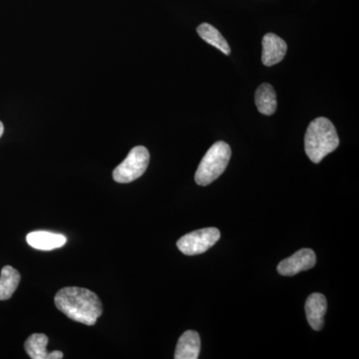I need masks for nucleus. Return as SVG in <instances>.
Segmentation results:
<instances>
[{
    "mask_svg": "<svg viewBox=\"0 0 359 359\" xmlns=\"http://www.w3.org/2000/svg\"><path fill=\"white\" fill-rule=\"evenodd\" d=\"M54 302L61 313L86 325H95L103 313L98 295L84 287H63L56 294Z\"/></svg>",
    "mask_w": 359,
    "mask_h": 359,
    "instance_id": "f257e3e1",
    "label": "nucleus"
},
{
    "mask_svg": "<svg viewBox=\"0 0 359 359\" xmlns=\"http://www.w3.org/2000/svg\"><path fill=\"white\" fill-rule=\"evenodd\" d=\"M339 146L337 129L327 118L318 117L311 122L304 136V149L311 162L318 164Z\"/></svg>",
    "mask_w": 359,
    "mask_h": 359,
    "instance_id": "f03ea898",
    "label": "nucleus"
},
{
    "mask_svg": "<svg viewBox=\"0 0 359 359\" xmlns=\"http://www.w3.org/2000/svg\"><path fill=\"white\" fill-rule=\"evenodd\" d=\"M231 156V147L226 142L215 143L201 161L195 175L196 183L208 186L218 179L228 167Z\"/></svg>",
    "mask_w": 359,
    "mask_h": 359,
    "instance_id": "7ed1b4c3",
    "label": "nucleus"
},
{
    "mask_svg": "<svg viewBox=\"0 0 359 359\" xmlns=\"http://www.w3.org/2000/svg\"><path fill=\"white\" fill-rule=\"evenodd\" d=\"M150 153L143 146H137L130 151L126 159L113 171V179L117 183L128 184L140 178L147 170Z\"/></svg>",
    "mask_w": 359,
    "mask_h": 359,
    "instance_id": "20e7f679",
    "label": "nucleus"
},
{
    "mask_svg": "<svg viewBox=\"0 0 359 359\" xmlns=\"http://www.w3.org/2000/svg\"><path fill=\"white\" fill-rule=\"evenodd\" d=\"M221 238V233L217 228H205L202 230L194 231L192 233L183 236L178 242L177 247L180 252L186 256H196L204 254Z\"/></svg>",
    "mask_w": 359,
    "mask_h": 359,
    "instance_id": "39448f33",
    "label": "nucleus"
},
{
    "mask_svg": "<svg viewBox=\"0 0 359 359\" xmlns=\"http://www.w3.org/2000/svg\"><path fill=\"white\" fill-rule=\"evenodd\" d=\"M316 264V252L311 249H302L292 257L283 259L278 264V273L285 276H292L313 269Z\"/></svg>",
    "mask_w": 359,
    "mask_h": 359,
    "instance_id": "423d86ee",
    "label": "nucleus"
},
{
    "mask_svg": "<svg viewBox=\"0 0 359 359\" xmlns=\"http://www.w3.org/2000/svg\"><path fill=\"white\" fill-rule=\"evenodd\" d=\"M262 44H263L262 62L268 67L280 63L287 54V42L273 33H266Z\"/></svg>",
    "mask_w": 359,
    "mask_h": 359,
    "instance_id": "0eeeda50",
    "label": "nucleus"
},
{
    "mask_svg": "<svg viewBox=\"0 0 359 359\" xmlns=\"http://www.w3.org/2000/svg\"><path fill=\"white\" fill-rule=\"evenodd\" d=\"M306 320L313 330L320 332L325 325V316L327 313V302L325 295L314 292L306 302Z\"/></svg>",
    "mask_w": 359,
    "mask_h": 359,
    "instance_id": "6e6552de",
    "label": "nucleus"
},
{
    "mask_svg": "<svg viewBox=\"0 0 359 359\" xmlns=\"http://www.w3.org/2000/svg\"><path fill=\"white\" fill-rule=\"evenodd\" d=\"M28 245L39 250H52L63 247L67 242L65 236L47 231L29 233L26 237Z\"/></svg>",
    "mask_w": 359,
    "mask_h": 359,
    "instance_id": "1a4fd4ad",
    "label": "nucleus"
},
{
    "mask_svg": "<svg viewBox=\"0 0 359 359\" xmlns=\"http://www.w3.org/2000/svg\"><path fill=\"white\" fill-rule=\"evenodd\" d=\"M201 351V339L198 332L187 330L177 344L174 358L176 359H197Z\"/></svg>",
    "mask_w": 359,
    "mask_h": 359,
    "instance_id": "9d476101",
    "label": "nucleus"
},
{
    "mask_svg": "<svg viewBox=\"0 0 359 359\" xmlns=\"http://www.w3.org/2000/svg\"><path fill=\"white\" fill-rule=\"evenodd\" d=\"M255 100H256L257 110L261 114L271 116L276 112V106H278L276 94L271 84L264 83L259 86Z\"/></svg>",
    "mask_w": 359,
    "mask_h": 359,
    "instance_id": "9b49d317",
    "label": "nucleus"
},
{
    "mask_svg": "<svg viewBox=\"0 0 359 359\" xmlns=\"http://www.w3.org/2000/svg\"><path fill=\"white\" fill-rule=\"evenodd\" d=\"M21 276L20 271L13 266H6L0 275V301H6L13 297L20 285Z\"/></svg>",
    "mask_w": 359,
    "mask_h": 359,
    "instance_id": "f8f14e48",
    "label": "nucleus"
},
{
    "mask_svg": "<svg viewBox=\"0 0 359 359\" xmlns=\"http://www.w3.org/2000/svg\"><path fill=\"white\" fill-rule=\"evenodd\" d=\"M197 32L200 35L201 39L207 42V43L216 47L217 49L223 52L226 55H230V45L224 39L221 32L217 28H215L214 26L209 25V23H202V25L198 26Z\"/></svg>",
    "mask_w": 359,
    "mask_h": 359,
    "instance_id": "ddd939ff",
    "label": "nucleus"
},
{
    "mask_svg": "<svg viewBox=\"0 0 359 359\" xmlns=\"http://www.w3.org/2000/svg\"><path fill=\"white\" fill-rule=\"evenodd\" d=\"M48 337L43 334H33L26 339L25 349L30 358L48 359L47 353Z\"/></svg>",
    "mask_w": 359,
    "mask_h": 359,
    "instance_id": "4468645a",
    "label": "nucleus"
},
{
    "mask_svg": "<svg viewBox=\"0 0 359 359\" xmlns=\"http://www.w3.org/2000/svg\"><path fill=\"white\" fill-rule=\"evenodd\" d=\"M63 358V353L60 351H54L49 353L48 359H61Z\"/></svg>",
    "mask_w": 359,
    "mask_h": 359,
    "instance_id": "2eb2a0df",
    "label": "nucleus"
},
{
    "mask_svg": "<svg viewBox=\"0 0 359 359\" xmlns=\"http://www.w3.org/2000/svg\"><path fill=\"white\" fill-rule=\"evenodd\" d=\"M4 124H2V122H0V137L2 136V134H4Z\"/></svg>",
    "mask_w": 359,
    "mask_h": 359,
    "instance_id": "dca6fc26",
    "label": "nucleus"
}]
</instances>
